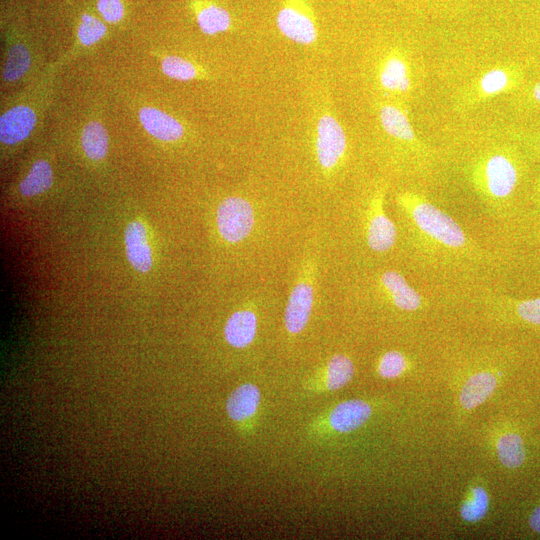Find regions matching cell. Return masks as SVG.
I'll return each instance as SVG.
<instances>
[{
  "instance_id": "cell-1",
  "label": "cell",
  "mask_w": 540,
  "mask_h": 540,
  "mask_svg": "<svg viewBox=\"0 0 540 540\" xmlns=\"http://www.w3.org/2000/svg\"><path fill=\"white\" fill-rule=\"evenodd\" d=\"M395 202L413 240L423 249L451 257L470 250L471 243L464 229L421 193L400 191Z\"/></svg>"
},
{
  "instance_id": "cell-2",
  "label": "cell",
  "mask_w": 540,
  "mask_h": 540,
  "mask_svg": "<svg viewBox=\"0 0 540 540\" xmlns=\"http://www.w3.org/2000/svg\"><path fill=\"white\" fill-rule=\"evenodd\" d=\"M477 195L489 206L505 205L522 176V161L510 148H495L477 156L467 170Z\"/></svg>"
},
{
  "instance_id": "cell-3",
  "label": "cell",
  "mask_w": 540,
  "mask_h": 540,
  "mask_svg": "<svg viewBox=\"0 0 540 540\" xmlns=\"http://www.w3.org/2000/svg\"><path fill=\"white\" fill-rule=\"evenodd\" d=\"M523 80L524 73L518 65H497L485 71L464 89L460 96V104L464 108L482 104L501 94L518 89Z\"/></svg>"
},
{
  "instance_id": "cell-4",
  "label": "cell",
  "mask_w": 540,
  "mask_h": 540,
  "mask_svg": "<svg viewBox=\"0 0 540 540\" xmlns=\"http://www.w3.org/2000/svg\"><path fill=\"white\" fill-rule=\"evenodd\" d=\"M348 142L345 130L329 111L318 118L315 128L314 150L320 169L332 174L343 164Z\"/></svg>"
},
{
  "instance_id": "cell-5",
  "label": "cell",
  "mask_w": 540,
  "mask_h": 540,
  "mask_svg": "<svg viewBox=\"0 0 540 540\" xmlns=\"http://www.w3.org/2000/svg\"><path fill=\"white\" fill-rule=\"evenodd\" d=\"M315 300V266L306 261L289 292L284 326L290 335L301 333L310 319Z\"/></svg>"
},
{
  "instance_id": "cell-6",
  "label": "cell",
  "mask_w": 540,
  "mask_h": 540,
  "mask_svg": "<svg viewBox=\"0 0 540 540\" xmlns=\"http://www.w3.org/2000/svg\"><path fill=\"white\" fill-rule=\"evenodd\" d=\"M216 224L224 241L230 244L243 242L255 228V208L245 197L228 196L217 207Z\"/></svg>"
},
{
  "instance_id": "cell-7",
  "label": "cell",
  "mask_w": 540,
  "mask_h": 540,
  "mask_svg": "<svg viewBox=\"0 0 540 540\" xmlns=\"http://www.w3.org/2000/svg\"><path fill=\"white\" fill-rule=\"evenodd\" d=\"M385 194L384 187L376 189L365 210V243L369 250L377 254L391 251L398 236L397 227L385 210Z\"/></svg>"
},
{
  "instance_id": "cell-8",
  "label": "cell",
  "mask_w": 540,
  "mask_h": 540,
  "mask_svg": "<svg viewBox=\"0 0 540 540\" xmlns=\"http://www.w3.org/2000/svg\"><path fill=\"white\" fill-rule=\"evenodd\" d=\"M485 303L502 321L540 332V296L516 298L492 294L487 295Z\"/></svg>"
},
{
  "instance_id": "cell-9",
  "label": "cell",
  "mask_w": 540,
  "mask_h": 540,
  "mask_svg": "<svg viewBox=\"0 0 540 540\" xmlns=\"http://www.w3.org/2000/svg\"><path fill=\"white\" fill-rule=\"evenodd\" d=\"M378 119L383 131L400 146L415 154L424 152L425 145L417 136L406 108L399 102L380 103Z\"/></svg>"
},
{
  "instance_id": "cell-10",
  "label": "cell",
  "mask_w": 540,
  "mask_h": 540,
  "mask_svg": "<svg viewBox=\"0 0 540 540\" xmlns=\"http://www.w3.org/2000/svg\"><path fill=\"white\" fill-rule=\"evenodd\" d=\"M376 285L384 300L400 312L415 313L426 304L421 293L399 271L389 269L381 272L377 276Z\"/></svg>"
},
{
  "instance_id": "cell-11",
  "label": "cell",
  "mask_w": 540,
  "mask_h": 540,
  "mask_svg": "<svg viewBox=\"0 0 540 540\" xmlns=\"http://www.w3.org/2000/svg\"><path fill=\"white\" fill-rule=\"evenodd\" d=\"M377 79L380 88L393 96H407L413 89L414 78L407 54L399 48L391 49L381 59Z\"/></svg>"
},
{
  "instance_id": "cell-12",
  "label": "cell",
  "mask_w": 540,
  "mask_h": 540,
  "mask_svg": "<svg viewBox=\"0 0 540 540\" xmlns=\"http://www.w3.org/2000/svg\"><path fill=\"white\" fill-rule=\"evenodd\" d=\"M278 30L287 39L300 44L312 45L318 32L311 11L300 0H289L276 17Z\"/></svg>"
},
{
  "instance_id": "cell-13",
  "label": "cell",
  "mask_w": 540,
  "mask_h": 540,
  "mask_svg": "<svg viewBox=\"0 0 540 540\" xmlns=\"http://www.w3.org/2000/svg\"><path fill=\"white\" fill-rule=\"evenodd\" d=\"M38 115L30 104L18 103L7 108L0 117V140L12 146L26 140L34 131Z\"/></svg>"
},
{
  "instance_id": "cell-14",
  "label": "cell",
  "mask_w": 540,
  "mask_h": 540,
  "mask_svg": "<svg viewBox=\"0 0 540 540\" xmlns=\"http://www.w3.org/2000/svg\"><path fill=\"white\" fill-rule=\"evenodd\" d=\"M143 128L152 137L163 142H176L183 138L185 128L173 115L152 106H143L138 111Z\"/></svg>"
},
{
  "instance_id": "cell-15",
  "label": "cell",
  "mask_w": 540,
  "mask_h": 540,
  "mask_svg": "<svg viewBox=\"0 0 540 540\" xmlns=\"http://www.w3.org/2000/svg\"><path fill=\"white\" fill-rule=\"evenodd\" d=\"M501 372L482 369L467 378L459 395L462 409L470 411L485 402L500 382Z\"/></svg>"
},
{
  "instance_id": "cell-16",
  "label": "cell",
  "mask_w": 540,
  "mask_h": 540,
  "mask_svg": "<svg viewBox=\"0 0 540 540\" xmlns=\"http://www.w3.org/2000/svg\"><path fill=\"white\" fill-rule=\"evenodd\" d=\"M258 330V315L251 306L234 311L224 326L226 342L236 349H244L255 340Z\"/></svg>"
},
{
  "instance_id": "cell-17",
  "label": "cell",
  "mask_w": 540,
  "mask_h": 540,
  "mask_svg": "<svg viewBox=\"0 0 540 540\" xmlns=\"http://www.w3.org/2000/svg\"><path fill=\"white\" fill-rule=\"evenodd\" d=\"M371 406L353 399L339 403L329 415L330 427L340 433L352 432L361 427L371 416Z\"/></svg>"
},
{
  "instance_id": "cell-18",
  "label": "cell",
  "mask_w": 540,
  "mask_h": 540,
  "mask_svg": "<svg viewBox=\"0 0 540 540\" xmlns=\"http://www.w3.org/2000/svg\"><path fill=\"white\" fill-rule=\"evenodd\" d=\"M125 248L128 261L139 272L152 267V251L147 240L145 226L139 221L128 224L125 230Z\"/></svg>"
},
{
  "instance_id": "cell-19",
  "label": "cell",
  "mask_w": 540,
  "mask_h": 540,
  "mask_svg": "<svg viewBox=\"0 0 540 540\" xmlns=\"http://www.w3.org/2000/svg\"><path fill=\"white\" fill-rule=\"evenodd\" d=\"M495 451L500 463L511 470L521 468L527 460V446L522 435L514 429L505 430L497 436Z\"/></svg>"
},
{
  "instance_id": "cell-20",
  "label": "cell",
  "mask_w": 540,
  "mask_h": 540,
  "mask_svg": "<svg viewBox=\"0 0 540 540\" xmlns=\"http://www.w3.org/2000/svg\"><path fill=\"white\" fill-rule=\"evenodd\" d=\"M32 66V54L27 43L12 41L5 49L2 78L6 84H12L25 77Z\"/></svg>"
},
{
  "instance_id": "cell-21",
  "label": "cell",
  "mask_w": 540,
  "mask_h": 540,
  "mask_svg": "<svg viewBox=\"0 0 540 540\" xmlns=\"http://www.w3.org/2000/svg\"><path fill=\"white\" fill-rule=\"evenodd\" d=\"M259 403V388L254 384L245 383L238 386L229 395L226 410L232 420L242 422L256 413Z\"/></svg>"
},
{
  "instance_id": "cell-22",
  "label": "cell",
  "mask_w": 540,
  "mask_h": 540,
  "mask_svg": "<svg viewBox=\"0 0 540 540\" xmlns=\"http://www.w3.org/2000/svg\"><path fill=\"white\" fill-rule=\"evenodd\" d=\"M195 15L200 30L206 35L228 31L232 26L229 12L215 3H200L195 9Z\"/></svg>"
},
{
  "instance_id": "cell-23",
  "label": "cell",
  "mask_w": 540,
  "mask_h": 540,
  "mask_svg": "<svg viewBox=\"0 0 540 540\" xmlns=\"http://www.w3.org/2000/svg\"><path fill=\"white\" fill-rule=\"evenodd\" d=\"M81 146L85 155L94 161H100L108 153L109 137L102 122L88 121L81 132Z\"/></svg>"
},
{
  "instance_id": "cell-24",
  "label": "cell",
  "mask_w": 540,
  "mask_h": 540,
  "mask_svg": "<svg viewBox=\"0 0 540 540\" xmlns=\"http://www.w3.org/2000/svg\"><path fill=\"white\" fill-rule=\"evenodd\" d=\"M53 184V171L48 161H35L19 184L23 196L32 197L46 192Z\"/></svg>"
},
{
  "instance_id": "cell-25",
  "label": "cell",
  "mask_w": 540,
  "mask_h": 540,
  "mask_svg": "<svg viewBox=\"0 0 540 540\" xmlns=\"http://www.w3.org/2000/svg\"><path fill=\"white\" fill-rule=\"evenodd\" d=\"M489 504L490 497L485 487L475 484L469 489L460 506V516L465 522H478L486 516Z\"/></svg>"
},
{
  "instance_id": "cell-26",
  "label": "cell",
  "mask_w": 540,
  "mask_h": 540,
  "mask_svg": "<svg viewBox=\"0 0 540 540\" xmlns=\"http://www.w3.org/2000/svg\"><path fill=\"white\" fill-rule=\"evenodd\" d=\"M162 72L169 78L179 81H190L206 78L207 74L201 67L177 55H164L160 60Z\"/></svg>"
},
{
  "instance_id": "cell-27",
  "label": "cell",
  "mask_w": 540,
  "mask_h": 540,
  "mask_svg": "<svg viewBox=\"0 0 540 540\" xmlns=\"http://www.w3.org/2000/svg\"><path fill=\"white\" fill-rule=\"evenodd\" d=\"M354 375V364L350 357L335 354L325 368V386L327 390H337L348 384Z\"/></svg>"
},
{
  "instance_id": "cell-28",
  "label": "cell",
  "mask_w": 540,
  "mask_h": 540,
  "mask_svg": "<svg viewBox=\"0 0 540 540\" xmlns=\"http://www.w3.org/2000/svg\"><path fill=\"white\" fill-rule=\"evenodd\" d=\"M106 32V26L100 19L88 13L81 15L77 38L82 46L88 47L96 44L105 36Z\"/></svg>"
},
{
  "instance_id": "cell-29",
  "label": "cell",
  "mask_w": 540,
  "mask_h": 540,
  "mask_svg": "<svg viewBox=\"0 0 540 540\" xmlns=\"http://www.w3.org/2000/svg\"><path fill=\"white\" fill-rule=\"evenodd\" d=\"M409 367L408 357L400 351L390 350L381 355L377 363L378 374L385 379L403 375Z\"/></svg>"
},
{
  "instance_id": "cell-30",
  "label": "cell",
  "mask_w": 540,
  "mask_h": 540,
  "mask_svg": "<svg viewBox=\"0 0 540 540\" xmlns=\"http://www.w3.org/2000/svg\"><path fill=\"white\" fill-rule=\"evenodd\" d=\"M97 10L108 23L115 24L124 17V6L121 0H97Z\"/></svg>"
},
{
  "instance_id": "cell-31",
  "label": "cell",
  "mask_w": 540,
  "mask_h": 540,
  "mask_svg": "<svg viewBox=\"0 0 540 540\" xmlns=\"http://www.w3.org/2000/svg\"><path fill=\"white\" fill-rule=\"evenodd\" d=\"M526 524L533 534L540 536V502L534 504L527 512Z\"/></svg>"
},
{
  "instance_id": "cell-32",
  "label": "cell",
  "mask_w": 540,
  "mask_h": 540,
  "mask_svg": "<svg viewBox=\"0 0 540 540\" xmlns=\"http://www.w3.org/2000/svg\"><path fill=\"white\" fill-rule=\"evenodd\" d=\"M525 99L530 105H540V81L531 87V89L527 92Z\"/></svg>"
},
{
  "instance_id": "cell-33",
  "label": "cell",
  "mask_w": 540,
  "mask_h": 540,
  "mask_svg": "<svg viewBox=\"0 0 540 540\" xmlns=\"http://www.w3.org/2000/svg\"><path fill=\"white\" fill-rule=\"evenodd\" d=\"M529 145L534 150V152L538 156H540V135H538L537 137L532 138L529 141Z\"/></svg>"
},
{
  "instance_id": "cell-34",
  "label": "cell",
  "mask_w": 540,
  "mask_h": 540,
  "mask_svg": "<svg viewBox=\"0 0 540 540\" xmlns=\"http://www.w3.org/2000/svg\"><path fill=\"white\" fill-rule=\"evenodd\" d=\"M534 191H535V198L537 202L540 204V178L537 180L535 184Z\"/></svg>"
}]
</instances>
